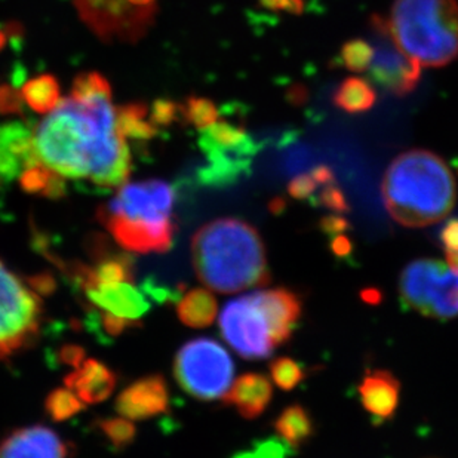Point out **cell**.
I'll use <instances>...</instances> for the list:
<instances>
[{
  "label": "cell",
  "instance_id": "32",
  "mask_svg": "<svg viewBox=\"0 0 458 458\" xmlns=\"http://www.w3.org/2000/svg\"><path fill=\"white\" fill-rule=\"evenodd\" d=\"M318 187H319V184L311 174H301V175H297V177L291 180L290 184H288V193L294 199H309L315 193Z\"/></svg>",
  "mask_w": 458,
  "mask_h": 458
},
{
  "label": "cell",
  "instance_id": "5",
  "mask_svg": "<svg viewBox=\"0 0 458 458\" xmlns=\"http://www.w3.org/2000/svg\"><path fill=\"white\" fill-rule=\"evenodd\" d=\"M389 27L421 67H444L458 58L457 0H394Z\"/></svg>",
  "mask_w": 458,
  "mask_h": 458
},
{
  "label": "cell",
  "instance_id": "28",
  "mask_svg": "<svg viewBox=\"0 0 458 458\" xmlns=\"http://www.w3.org/2000/svg\"><path fill=\"white\" fill-rule=\"evenodd\" d=\"M374 58V47L368 40L352 39L343 45V65L355 73L368 72Z\"/></svg>",
  "mask_w": 458,
  "mask_h": 458
},
{
  "label": "cell",
  "instance_id": "12",
  "mask_svg": "<svg viewBox=\"0 0 458 458\" xmlns=\"http://www.w3.org/2000/svg\"><path fill=\"white\" fill-rule=\"evenodd\" d=\"M358 394L365 411L378 421H386L398 411L401 383L392 372L374 369L363 376Z\"/></svg>",
  "mask_w": 458,
  "mask_h": 458
},
{
  "label": "cell",
  "instance_id": "35",
  "mask_svg": "<svg viewBox=\"0 0 458 458\" xmlns=\"http://www.w3.org/2000/svg\"><path fill=\"white\" fill-rule=\"evenodd\" d=\"M58 360L65 367H81L85 362V349L78 344H65L58 352Z\"/></svg>",
  "mask_w": 458,
  "mask_h": 458
},
{
  "label": "cell",
  "instance_id": "20",
  "mask_svg": "<svg viewBox=\"0 0 458 458\" xmlns=\"http://www.w3.org/2000/svg\"><path fill=\"white\" fill-rule=\"evenodd\" d=\"M275 432L290 448H301L315 437V421L301 405H290L275 421Z\"/></svg>",
  "mask_w": 458,
  "mask_h": 458
},
{
  "label": "cell",
  "instance_id": "15",
  "mask_svg": "<svg viewBox=\"0 0 458 458\" xmlns=\"http://www.w3.org/2000/svg\"><path fill=\"white\" fill-rule=\"evenodd\" d=\"M64 383L85 405H98L112 396L117 377L106 363L97 359H85L81 367L65 377Z\"/></svg>",
  "mask_w": 458,
  "mask_h": 458
},
{
  "label": "cell",
  "instance_id": "19",
  "mask_svg": "<svg viewBox=\"0 0 458 458\" xmlns=\"http://www.w3.org/2000/svg\"><path fill=\"white\" fill-rule=\"evenodd\" d=\"M218 313L216 295L207 288H193L178 300L177 316L182 324L193 329L211 327Z\"/></svg>",
  "mask_w": 458,
  "mask_h": 458
},
{
  "label": "cell",
  "instance_id": "30",
  "mask_svg": "<svg viewBox=\"0 0 458 458\" xmlns=\"http://www.w3.org/2000/svg\"><path fill=\"white\" fill-rule=\"evenodd\" d=\"M318 202L329 211L338 212V214L351 211L346 196L343 193L342 189L335 184V182L322 186Z\"/></svg>",
  "mask_w": 458,
  "mask_h": 458
},
{
  "label": "cell",
  "instance_id": "6",
  "mask_svg": "<svg viewBox=\"0 0 458 458\" xmlns=\"http://www.w3.org/2000/svg\"><path fill=\"white\" fill-rule=\"evenodd\" d=\"M174 377L191 398L198 401L223 399L233 385V359L216 340L195 338L177 352Z\"/></svg>",
  "mask_w": 458,
  "mask_h": 458
},
{
  "label": "cell",
  "instance_id": "3",
  "mask_svg": "<svg viewBox=\"0 0 458 458\" xmlns=\"http://www.w3.org/2000/svg\"><path fill=\"white\" fill-rule=\"evenodd\" d=\"M381 195L396 223L419 229L450 214L457 200V184L441 156L415 148L392 160L381 182Z\"/></svg>",
  "mask_w": 458,
  "mask_h": 458
},
{
  "label": "cell",
  "instance_id": "11",
  "mask_svg": "<svg viewBox=\"0 0 458 458\" xmlns=\"http://www.w3.org/2000/svg\"><path fill=\"white\" fill-rule=\"evenodd\" d=\"M69 444L47 426H29L9 433L0 442V458H67Z\"/></svg>",
  "mask_w": 458,
  "mask_h": 458
},
{
  "label": "cell",
  "instance_id": "29",
  "mask_svg": "<svg viewBox=\"0 0 458 458\" xmlns=\"http://www.w3.org/2000/svg\"><path fill=\"white\" fill-rule=\"evenodd\" d=\"M184 114L189 122L200 131L207 130L218 122V112H216V106L205 98H196V97L189 98L186 107H184Z\"/></svg>",
  "mask_w": 458,
  "mask_h": 458
},
{
  "label": "cell",
  "instance_id": "21",
  "mask_svg": "<svg viewBox=\"0 0 458 458\" xmlns=\"http://www.w3.org/2000/svg\"><path fill=\"white\" fill-rule=\"evenodd\" d=\"M428 318L453 319L458 316V270L445 268L437 277L424 311Z\"/></svg>",
  "mask_w": 458,
  "mask_h": 458
},
{
  "label": "cell",
  "instance_id": "18",
  "mask_svg": "<svg viewBox=\"0 0 458 458\" xmlns=\"http://www.w3.org/2000/svg\"><path fill=\"white\" fill-rule=\"evenodd\" d=\"M444 270L445 266L437 259H415L408 264L399 284L403 303L424 315L433 284Z\"/></svg>",
  "mask_w": 458,
  "mask_h": 458
},
{
  "label": "cell",
  "instance_id": "13",
  "mask_svg": "<svg viewBox=\"0 0 458 458\" xmlns=\"http://www.w3.org/2000/svg\"><path fill=\"white\" fill-rule=\"evenodd\" d=\"M40 164L35 137L20 123L0 126V180L20 177L24 169Z\"/></svg>",
  "mask_w": 458,
  "mask_h": 458
},
{
  "label": "cell",
  "instance_id": "16",
  "mask_svg": "<svg viewBox=\"0 0 458 458\" xmlns=\"http://www.w3.org/2000/svg\"><path fill=\"white\" fill-rule=\"evenodd\" d=\"M272 398L273 386L267 377L248 372L234 381L223 401L236 408L243 419L254 420L267 410Z\"/></svg>",
  "mask_w": 458,
  "mask_h": 458
},
{
  "label": "cell",
  "instance_id": "40",
  "mask_svg": "<svg viewBox=\"0 0 458 458\" xmlns=\"http://www.w3.org/2000/svg\"><path fill=\"white\" fill-rule=\"evenodd\" d=\"M331 251L338 259H347L353 252V243L347 238L346 233L337 234L331 238Z\"/></svg>",
  "mask_w": 458,
  "mask_h": 458
},
{
  "label": "cell",
  "instance_id": "22",
  "mask_svg": "<svg viewBox=\"0 0 458 458\" xmlns=\"http://www.w3.org/2000/svg\"><path fill=\"white\" fill-rule=\"evenodd\" d=\"M377 101L376 89L360 78H347L340 83L333 96V103L343 112L356 114L368 112Z\"/></svg>",
  "mask_w": 458,
  "mask_h": 458
},
{
  "label": "cell",
  "instance_id": "45",
  "mask_svg": "<svg viewBox=\"0 0 458 458\" xmlns=\"http://www.w3.org/2000/svg\"><path fill=\"white\" fill-rule=\"evenodd\" d=\"M446 261L451 268L458 270V252H446Z\"/></svg>",
  "mask_w": 458,
  "mask_h": 458
},
{
  "label": "cell",
  "instance_id": "46",
  "mask_svg": "<svg viewBox=\"0 0 458 458\" xmlns=\"http://www.w3.org/2000/svg\"><path fill=\"white\" fill-rule=\"evenodd\" d=\"M233 458H259L255 453H239Z\"/></svg>",
  "mask_w": 458,
  "mask_h": 458
},
{
  "label": "cell",
  "instance_id": "41",
  "mask_svg": "<svg viewBox=\"0 0 458 458\" xmlns=\"http://www.w3.org/2000/svg\"><path fill=\"white\" fill-rule=\"evenodd\" d=\"M311 175L315 177V180L318 182L319 186H327V184H331V182H335V180H334L333 171H331L328 166H325V165L313 169Z\"/></svg>",
  "mask_w": 458,
  "mask_h": 458
},
{
  "label": "cell",
  "instance_id": "36",
  "mask_svg": "<svg viewBox=\"0 0 458 458\" xmlns=\"http://www.w3.org/2000/svg\"><path fill=\"white\" fill-rule=\"evenodd\" d=\"M259 4H263L264 8L282 11V13H293V15L303 13L304 8H306L304 0H259Z\"/></svg>",
  "mask_w": 458,
  "mask_h": 458
},
{
  "label": "cell",
  "instance_id": "24",
  "mask_svg": "<svg viewBox=\"0 0 458 458\" xmlns=\"http://www.w3.org/2000/svg\"><path fill=\"white\" fill-rule=\"evenodd\" d=\"M45 410L51 417L52 421L61 423L67 420L73 419L74 415L85 410V403L79 399L78 394L69 387H58L52 390L51 394L45 399Z\"/></svg>",
  "mask_w": 458,
  "mask_h": 458
},
{
  "label": "cell",
  "instance_id": "39",
  "mask_svg": "<svg viewBox=\"0 0 458 458\" xmlns=\"http://www.w3.org/2000/svg\"><path fill=\"white\" fill-rule=\"evenodd\" d=\"M441 242L446 252H458V218L448 221L442 227Z\"/></svg>",
  "mask_w": 458,
  "mask_h": 458
},
{
  "label": "cell",
  "instance_id": "26",
  "mask_svg": "<svg viewBox=\"0 0 458 458\" xmlns=\"http://www.w3.org/2000/svg\"><path fill=\"white\" fill-rule=\"evenodd\" d=\"M303 363L291 358H277L270 363V377L279 389L290 392L306 378Z\"/></svg>",
  "mask_w": 458,
  "mask_h": 458
},
{
  "label": "cell",
  "instance_id": "42",
  "mask_svg": "<svg viewBox=\"0 0 458 458\" xmlns=\"http://www.w3.org/2000/svg\"><path fill=\"white\" fill-rule=\"evenodd\" d=\"M175 107L171 103H157L155 107V119L160 122H168L173 119Z\"/></svg>",
  "mask_w": 458,
  "mask_h": 458
},
{
  "label": "cell",
  "instance_id": "9",
  "mask_svg": "<svg viewBox=\"0 0 458 458\" xmlns=\"http://www.w3.org/2000/svg\"><path fill=\"white\" fill-rule=\"evenodd\" d=\"M369 24L374 47V58L368 70L369 78L378 87L396 97H405L414 92L421 79V65L396 44L390 31L389 20L374 15Z\"/></svg>",
  "mask_w": 458,
  "mask_h": 458
},
{
  "label": "cell",
  "instance_id": "33",
  "mask_svg": "<svg viewBox=\"0 0 458 458\" xmlns=\"http://www.w3.org/2000/svg\"><path fill=\"white\" fill-rule=\"evenodd\" d=\"M27 285L30 286L31 290L35 291L36 294L39 297H48L54 294L58 284L54 275L49 272L36 273L31 276L27 277Z\"/></svg>",
  "mask_w": 458,
  "mask_h": 458
},
{
  "label": "cell",
  "instance_id": "27",
  "mask_svg": "<svg viewBox=\"0 0 458 458\" xmlns=\"http://www.w3.org/2000/svg\"><path fill=\"white\" fill-rule=\"evenodd\" d=\"M106 439L112 444L113 448L123 450L135 441L137 428L131 420L125 417L98 420L97 423Z\"/></svg>",
  "mask_w": 458,
  "mask_h": 458
},
{
  "label": "cell",
  "instance_id": "7",
  "mask_svg": "<svg viewBox=\"0 0 458 458\" xmlns=\"http://www.w3.org/2000/svg\"><path fill=\"white\" fill-rule=\"evenodd\" d=\"M42 313L39 295L0 261V359L35 342Z\"/></svg>",
  "mask_w": 458,
  "mask_h": 458
},
{
  "label": "cell",
  "instance_id": "31",
  "mask_svg": "<svg viewBox=\"0 0 458 458\" xmlns=\"http://www.w3.org/2000/svg\"><path fill=\"white\" fill-rule=\"evenodd\" d=\"M97 322L108 337H117L122 333H125L126 329H130L131 327H139L140 325L137 320L123 319V318H119V316L103 310L97 313Z\"/></svg>",
  "mask_w": 458,
  "mask_h": 458
},
{
  "label": "cell",
  "instance_id": "34",
  "mask_svg": "<svg viewBox=\"0 0 458 458\" xmlns=\"http://www.w3.org/2000/svg\"><path fill=\"white\" fill-rule=\"evenodd\" d=\"M22 96L21 92L18 94L13 88L8 85L0 87V112L2 113H20L21 112Z\"/></svg>",
  "mask_w": 458,
  "mask_h": 458
},
{
  "label": "cell",
  "instance_id": "43",
  "mask_svg": "<svg viewBox=\"0 0 458 458\" xmlns=\"http://www.w3.org/2000/svg\"><path fill=\"white\" fill-rule=\"evenodd\" d=\"M117 2H122V0H74L78 9L101 8V6L117 4Z\"/></svg>",
  "mask_w": 458,
  "mask_h": 458
},
{
  "label": "cell",
  "instance_id": "10",
  "mask_svg": "<svg viewBox=\"0 0 458 458\" xmlns=\"http://www.w3.org/2000/svg\"><path fill=\"white\" fill-rule=\"evenodd\" d=\"M169 408V390L159 374L143 377L122 390L116 411L128 420H148L162 415Z\"/></svg>",
  "mask_w": 458,
  "mask_h": 458
},
{
  "label": "cell",
  "instance_id": "44",
  "mask_svg": "<svg viewBox=\"0 0 458 458\" xmlns=\"http://www.w3.org/2000/svg\"><path fill=\"white\" fill-rule=\"evenodd\" d=\"M363 300L367 301V303H374L377 304L380 301V293L376 290H368L365 291L362 294Z\"/></svg>",
  "mask_w": 458,
  "mask_h": 458
},
{
  "label": "cell",
  "instance_id": "17",
  "mask_svg": "<svg viewBox=\"0 0 458 458\" xmlns=\"http://www.w3.org/2000/svg\"><path fill=\"white\" fill-rule=\"evenodd\" d=\"M257 295L272 319L276 344L282 346L293 337L295 327L303 315L301 299L288 288L257 291Z\"/></svg>",
  "mask_w": 458,
  "mask_h": 458
},
{
  "label": "cell",
  "instance_id": "38",
  "mask_svg": "<svg viewBox=\"0 0 458 458\" xmlns=\"http://www.w3.org/2000/svg\"><path fill=\"white\" fill-rule=\"evenodd\" d=\"M319 227L329 238H334L337 234L346 233V230L351 229V225L346 218L340 216H327L320 220Z\"/></svg>",
  "mask_w": 458,
  "mask_h": 458
},
{
  "label": "cell",
  "instance_id": "8",
  "mask_svg": "<svg viewBox=\"0 0 458 458\" xmlns=\"http://www.w3.org/2000/svg\"><path fill=\"white\" fill-rule=\"evenodd\" d=\"M218 327L225 342L239 356L250 360L267 358L277 347L272 319L257 293L225 304Z\"/></svg>",
  "mask_w": 458,
  "mask_h": 458
},
{
  "label": "cell",
  "instance_id": "2",
  "mask_svg": "<svg viewBox=\"0 0 458 458\" xmlns=\"http://www.w3.org/2000/svg\"><path fill=\"white\" fill-rule=\"evenodd\" d=\"M191 263L208 290L234 294L270 281L267 254L259 230L223 216L202 225L191 239Z\"/></svg>",
  "mask_w": 458,
  "mask_h": 458
},
{
  "label": "cell",
  "instance_id": "1",
  "mask_svg": "<svg viewBox=\"0 0 458 458\" xmlns=\"http://www.w3.org/2000/svg\"><path fill=\"white\" fill-rule=\"evenodd\" d=\"M40 164L61 177L116 189L131 174L130 148L122 134L112 89L97 72L79 74L69 97L40 122L35 132Z\"/></svg>",
  "mask_w": 458,
  "mask_h": 458
},
{
  "label": "cell",
  "instance_id": "37",
  "mask_svg": "<svg viewBox=\"0 0 458 458\" xmlns=\"http://www.w3.org/2000/svg\"><path fill=\"white\" fill-rule=\"evenodd\" d=\"M286 448H290V446L282 444L277 439H267V441L259 442L255 454L259 458H285L288 454Z\"/></svg>",
  "mask_w": 458,
  "mask_h": 458
},
{
  "label": "cell",
  "instance_id": "14",
  "mask_svg": "<svg viewBox=\"0 0 458 458\" xmlns=\"http://www.w3.org/2000/svg\"><path fill=\"white\" fill-rule=\"evenodd\" d=\"M83 293L97 309L123 319L139 320L150 309V303L143 293L135 288L131 282L91 286Z\"/></svg>",
  "mask_w": 458,
  "mask_h": 458
},
{
  "label": "cell",
  "instance_id": "25",
  "mask_svg": "<svg viewBox=\"0 0 458 458\" xmlns=\"http://www.w3.org/2000/svg\"><path fill=\"white\" fill-rule=\"evenodd\" d=\"M117 119L119 128L125 137H137V139H150L155 134V126L146 121V107L143 106H125L117 107Z\"/></svg>",
  "mask_w": 458,
  "mask_h": 458
},
{
  "label": "cell",
  "instance_id": "23",
  "mask_svg": "<svg viewBox=\"0 0 458 458\" xmlns=\"http://www.w3.org/2000/svg\"><path fill=\"white\" fill-rule=\"evenodd\" d=\"M22 100L40 114H48L60 104V85L51 74H40L22 87Z\"/></svg>",
  "mask_w": 458,
  "mask_h": 458
},
{
  "label": "cell",
  "instance_id": "4",
  "mask_svg": "<svg viewBox=\"0 0 458 458\" xmlns=\"http://www.w3.org/2000/svg\"><path fill=\"white\" fill-rule=\"evenodd\" d=\"M175 193L162 180L126 182L97 212L114 242L137 254H164L175 238Z\"/></svg>",
  "mask_w": 458,
  "mask_h": 458
}]
</instances>
